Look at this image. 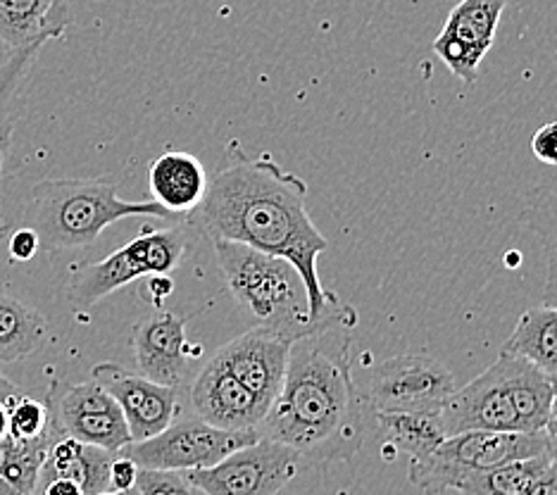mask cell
Segmentation results:
<instances>
[{
    "label": "cell",
    "instance_id": "cell-1",
    "mask_svg": "<svg viewBox=\"0 0 557 495\" xmlns=\"http://www.w3.org/2000/svg\"><path fill=\"white\" fill-rule=\"evenodd\" d=\"M308 190L306 180L282 170L270 152L250 158L232 141L191 218L210 240H236L288 260L306 286L312 320L352 326L356 310L322 286L318 260L329 240L310 218Z\"/></svg>",
    "mask_w": 557,
    "mask_h": 495
},
{
    "label": "cell",
    "instance_id": "cell-2",
    "mask_svg": "<svg viewBox=\"0 0 557 495\" xmlns=\"http://www.w3.org/2000/svg\"><path fill=\"white\" fill-rule=\"evenodd\" d=\"M372 419L352 379L348 326L290 343L286 374L258 434L284 443L300 462L332 465L356 455Z\"/></svg>",
    "mask_w": 557,
    "mask_h": 495
},
{
    "label": "cell",
    "instance_id": "cell-3",
    "mask_svg": "<svg viewBox=\"0 0 557 495\" xmlns=\"http://www.w3.org/2000/svg\"><path fill=\"white\" fill-rule=\"evenodd\" d=\"M126 218L176 220V214L156 200H124L103 182L44 180L32 188L24 226L39 236L41 250H74L91 246L110 224Z\"/></svg>",
    "mask_w": 557,
    "mask_h": 495
},
{
    "label": "cell",
    "instance_id": "cell-4",
    "mask_svg": "<svg viewBox=\"0 0 557 495\" xmlns=\"http://www.w3.org/2000/svg\"><path fill=\"white\" fill-rule=\"evenodd\" d=\"M212 246L230 294L246 305L262 326L274 329L288 341L344 326L312 320L306 286L288 260L268 256L236 240L214 238Z\"/></svg>",
    "mask_w": 557,
    "mask_h": 495
},
{
    "label": "cell",
    "instance_id": "cell-5",
    "mask_svg": "<svg viewBox=\"0 0 557 495\" xmlns=\"http://www.w3.org/2000/svg\"><path fill=\"white\" fill-rule=\"evenodd\" d=\"M548 453L546 434L527 431H462L443 438L422 460H410L408 477L426 495L458 491L467 477Z\"/></svg>",
    "mask_w": 557,
    "mask_h": 495
},
{
    "label": "cell",
    "instance_id": "cell-6",
    "mask_svg": "<svg viewBox=\"0 0 557 495\" xmlns=\"http://www.w3.org/2000/svg\"><path fill=\"white\" fill-rule=\"evenodd\" d=\"M186 252L182 226L164 232H146L100 262L82 264L70 279L67 296L74 308H91L98 300L115 294L122 286L153 274H172Z\"/></svg>",
    "mask_w": 557,
    "mask_h": 495
},
{
    "label": "cell",
    "instance_id": "cell-7",
    "mask_svg": "<svg viewBox=\"0 0 557 495\" xmlns=\"http://www.w3.org/2000/svg\"><path fill=\"white\" fill-rule=\"evenodd\" d=\"M260 434L250 431H230L208 424L198 414L182 417L162 429L158 436L129 443L120 455L129 457L141 469H176V472H191L206 469L224 460L226 455L258 441Z\"/></svg>",
    "mask_w": 557,
    "mask_h": 495
},
{
    "label": "cell",
    "instance_id": "cell-8",
    "mask_svg": "<svg viewBox=\"0 0 557 495\" xmlns=\"http://www.w3.org/2000/svg\"><path fill=\"white\" fill-rule=\"evenodd\" d=\"M455 376L432 355L408 352L376 364L364 388L370 412H441Z\"/></svg>",
    "mask_w": 557,
    "mask_h": 495
},
{
    "label": "cell",
    "instance_id": "cell-9",
    "mask_svg": "<svg viewBox=\"0 0 557 495\" xmlns=\"http://www.w3.org/2000/svg\"><path fill=\"white\" fill-rule=\"evenodd\" d=\"M300 457L284 443L260 436L218 465L186 474L208 495H276L294 481Z\"/></svg>",
    "mask_w": 557,
    "mask_h": 495
},
{
    "label": "cell",
    "instance_id": "cell-10",
    "mask_svg": "<svg viewBox=\"0 0 557 495\" xmlns=\"http://www.w3.org/2000/svg\"><path fill=\"white\" fill-rule=\"evenodd\" d=\"M46 396L65 436L110 453H120L132 443L120 405L98 381L91 379L74 386L53 381Z\"/></svg>",
    "mask_w": 557,
    "mask_h": 495
},
{
    "label": "cell",
    "instance_id": "cell-11",
    "mask_svg": "<svg viewBox=\"0 0 557 495\" xmlns=\"http://www.w3.org/2000/svg\"><path fill=\"white\" fill-rule=\"evenodd\" d=\"M505 5L508 0H460L436 36L434 53L465 84L476 82L481 60L496 41Z\"/></svg>",
    "mask_w": 557,
    "mask_h": 495
},
{
    "label": "cell",
    "instance_id": "cell-12",
    "mask_svg": "<svg viewBox=\"0 0 557 495\" xmlns=\"http://www.w3.org/2000/svg\"><path fill=\"white\" fill-rule=\"evenodd\" d=\"M91 379L103 386L126 419L132 443L158 436L180 412V388L162 386L144 374H132L115 362H100L91 370Z\"/></svg>",
    "mask_w": 557,
    "mask_h": 495
},
{
    "label": "cell",
    "instance_id": "cell-13",
    "mask_svg": "<svg viewBox=\"0 0 557 495\" xmlns=\"http://www.w3.org/2000/svg\"><path fill=\"white\" fill-rule=\"evenodd\" d=\"M290 343L294 341H288L274 329L258 324L222 346L214 352V360L256 393L264 405H272L286 374Z\"/></svg>",
    "mask_w": 557,
    "mask_h": 495
},
{
    "label": "cell",
    "instance_id": "cell-14",
    "mask_svg": "<svg viewBox=\"0 0 557 495\" xmlns=\"http://www.w3.org/2000/svg\"><path fill=\"white\" fill-rule=\"evenodd\" d=\"M441 422L448 436L462 431H522L498 362L467 386L453 391L441 410Z\"/></svg>",
    "mask_w": 557,
    "mask_h": 495
},
{
    "label": "cell",
    "instance_id": "cell-15",
    "mask_svg": "<svg viewBox=\"0 0 557 495\" xmlns=\"http://www.w3.org/2000/svg\"><path fill=\"white\" fill-rule=\"evenodd\" d=\"M132 348L138 374L174 388L182 386L188 360L196 352L186 338V320L174 312L144 317L132 332Z\"/></svg>",
    "mask_w": 557,
    "mask_h": 495
},
{
    "label": "cell",
    "instance_id": "cell-16",
    "mask_svg": "<svg viewBox=\"0 0 557 495\" xmlns=\"http://www.w3.org/2000/svg\"><path fill=\"white\" fill-rule=\"evenodd\" d=\"M191 408L212 426L230 431H258L270 405H264L256 393L246 388L212 358L194 381Z\"/></svg>",
    "mask_w": 557,
    "mask_h": 495
},
{
    "label": "cell",
    "instance_id": "cell-17",
    "mask_svg": "<svg viewBox=\"0 0 557 495\" xmlns=\"http://www.w3.org/2000/svg\"><path fill=\"white\" fill-rule=\"evenodd\" d=\"M72 24L70 0H0V41L10 50L41 46L65 36Z\"/></svg>",
    "mask_w": 557,
    "mask_h": 495
},
{
    "label": "cell",
    "instance_id": "cell-18",
    "mask_svg": "<svg viewBox=\"0 0 557 495\" xmlns=\"http://www.w3.org/2000/svg\"><path fill=\"white\" fill-rule=\"evenodd\" d=\"M148 186L156 202L182 218L191 214L206 198L208 172L191 152L168 150L150 162Z\"/></svg>",
    "mask_w": 557,
    "mask_h": 495
},
{
    "label": "cell",
    "instance_id": "cell-19",
    "mask_svg": "<svg viewBox=\"0 0 557 495\" xmlns=\"http://www.w3.org/2000/svg\"><path fill=\"white\" fill-rule=\"evenodd\" d=\"M498 367L510 393L519 424L527 434H541L553 408V376L519 355H498Z\"/></svg>",
    "mask_w": 557,
    "mask_h": 495
},
{
    "label": "cell",
    "instance_id": "cell-20",
    "mask_svg": "<svg viewBox=\"0 0 557 495\" xmlns=\"http://www.w3.org/2000/svg\"><path fill=\"white\" fill-rule=\"evenodd\" d=\"M117 453L103 450L98 446H88L72 436H62L48 450L41 465L39 481L36 486L48 479L65 477L77 481L84 495H100L110 491V465Z\"/></svg>",
    "mask_w": 557,
    "mask_h": 495
},
{
    "label": "cell",
    "instance_id": "cell-21",
    "mask_svg": "<svg viewBox=\"0 0 557 495\" xmlns=\"http://www.w3.org/2000/svg\"><path fill=\"white\" fill-rule=\"evenodd\" d=\"M384 448L422 460L443 438H448L441 412H372Z\"/></svg>",
    "mask_w": 557,
    "mask_h": 495
},
{
    "label": "cell",
    "instance_id": "cell-22",
    "mask_svg": "<svg viewBox=\"0 0 557 495\" xmlns=\"http://www.w3.org/2000/svg\"><path fill=\"white\" fill-rule=\"evenodd\" d=\"M505 355H519L539 370L557 376V305H536L519 317L505 341Z\"/></svg>",
    "mask_w": 557,
    "mask_h": 495
},
{
    "label": "cell",
    "instance_id": "cell-23",
    "mask_svg": "<svg viewBox=\"0 0 557 495\" xmlns=\"http://www.w3.org/2000/svg\"><path fill=\"white\" fill-rule=\"evenodd\" d=\"M46 317L0 290V362H20L46 346Z\"/></svg>",
    "mask_w": 557,
    "mask_h": 495
},
{
    "label": "cell",
    "instance_id": "cell-24",
    "mask_svg": "<svg viewBox=\"0 0 557 495\" xmlns=\"http://www.w3.org/2000/svg\"><path fill=\"white\" fill-rule=\"evenodd\" d=\"M527 196L522 220L546 250V288L543 305H557V168Z\"/></svg>",
    "mask_w": 557,
    "mask_h": 495
},
{
    "label": "cell",
    "instance_id": "cell-25",
    "mask_svg": "<svg viewBox=\"0 0 557 495\" xmlns=\"http://www.w3.org/2000/svg\"><path fill=\"white\" fill-rule=\"evenodd\" d=\"M553 457L548 453L527 457V460H512L500 467L486 469V472H476L467 477L458 486L465 495H524L531 484L546 472Z\"/></svg>",
    "mask_w": 557,
    "mask_h": 495
},
{
    "label": "cell",
    "instance_id": "cell-26",
    "mask_svg": "<svg viewBox=\"0 0 557 495\" xmlns=\"http://www.w3.org/2000/svg\"><path fill=\"white\" fill-rule=\"evenodd\" d=\"M41 46L12 50V55L0 62V152L10 148L12 129L17 122V96L27 84L32 67L39 60Z\"/></svg>",
    "mask_w": 557,
    "mask_h": 495
},
{
    "label": "cell",
    "instance_id": "cell-27",
    "mask_svg": "<svg viewBox=\"0 0 557 495\" xmlns=\"http://www.w3.org/2000/svg\"><path fill=\"white\" fill-rule=\"evenodd\" d=\"M136 488L141 491V495H208L188 479L186 472H176V469L138 467Z\"/></svg>",
    "mask_w": 557,
    "mask_h": 495
},
{
    "label": "cell",
    "instance_id": "cell-28",
    "mask_svg": "<svg viewBox=\"0 0 557 495\" xmlns=\"http://www.w3.org/2000/svg\"><path fill=\"white\" fill-rule=\"evenodd\" d=\"M22 396L24 391L0 372V474L15 462V448H12L10 441V410Z\"/></svg>",
    "mask_w": 557,
    "mask_h": 495
},
{
    "label": "cell",
    "instance_id": "cell-29",
    "mask_svg": "<svg viewBox=\"0 0 557 495\" xmlns=\"http://www.w3.org/2000/svg\"><path fill=\"white\" fill-rule=\"evenodd\" d=\"M531 152H534L539 162L548 164V168H557V122L539 126L534 138H531Z\"/></svg>",
    "mask_w": 557,
    "mask_h": 495
},
{
    "label": "cell",
    "instance_id": "cell-30",
    "mask_svg": "<svg viewBox=\"0 0 557 495\" xmlns=\"http://www.w3.org/2000/svg\"><path fill=\"white\" fill-rule=\"evenodd\" d=\"M10 258L17 260V262H29L36 252L41 250L39 244V236L36 232H32L29 226H22V228H12L10 232Z\"/></svg>",
    "mask_w": 557,
    "mask_h": 495
},
{
    "label": "cell",
    "instance_id": "cell-31",
    "mask_svg": "<svg viewBox=\"0 0 557 495\" xmlns=\"http://www.w3.org/2000/svg\"><path fill=\"white\" fill-rule=\"evenodd\" d=\"M136 479H138V465L129 457L115 455L110 465V491H132L136 488Z\"/></svg>",
    "mask_w": 557,
    "mask_h": 495
},
{
    "label": "cell",
    "instance_id": "cell-32",
    "mask_svg": "<svg viewBox=\"0 0 557 495\" xmlns=\"http://www.w3.org/2000/svg\"><path fill=\"white\" fill-rule=\"evenodd\" d=\"M34 495H84V491L77 481L65 479V477H55V479H48V481H44V484L36 486Z\"/></svg>",
    "mask_w": 557,
    "mask_h": 495
},
{
    "label": "cell",
    "instance_id": "cell-33",
    "mask_svg": "<svg viewBox=\"0 0 557 495\" xmlns=\"http://www.w3.org/2000/svg\"><path fill=\"white\" fill-rule=\"evenodd\" d=\"M524 495H557V462L550 460V465L546 467V472H543L531 488Z\"/></svg>",
    "mask_w": 557,
    "mask_h": 495
},
{
    "label": "cell",
    "instance_id": "cell-34",
    "mask_svg": "<svg viewBox=\"0 0 557 495\" xmlns=\"http://www.w3.org/2000/svg\"><path fill=\"white\" fill-rule=\"evenodd\" d=\"M146 290H148V296L153 298V302L160 305L164 298L172 296L174 284H172L170 274H153V276H146Z\"/></svg>",
    "mask_w": 557,
    "mask_h": 495
},
{
    "label": "cell",
    "instance_id": "cell-35",
    "mask_svg": "<svg viewBox=\"0 0 557 495\" xmlns=\"http://www.w3.org/2000/svg\"><path fill=\"white\" fill-rule=\"evenodd\" d=\"M543 434H546L548 455L557 462V376H553V408H550L548 424H546V429H543Z\"/></svg>",
    "mask_w": 557,
    "mask_h": 495
},
{
    "label": "cell",
    "instance_id": "cell-36",
    "mask_svg": "<svg viewBox=\"0 0 557 495\" xmlns=\"http://www.w3.org/2000/svg\"><path fill=\"white\" fill-rule=\"evenodd\" d=\"M100 495H141V491H138V488H132V491H108V493H100Z\"/></svg>",
    "mask_w": 557,
    "mask_h": 495
},
{
    "label": "cell",
    "instance_id": "cell-37",
    "mask_svg": "<svg viewBox=\"0 0 557 495\" xmlns=\"http://www.w3.org/2000/svg\"><path fill=\"white\" fill-rule=\"evenodd\" d=\"M10 232H12V226H10V224H3V226H0V240H3Z\"/></svg>",
    "mask_w": 557,
    "mask_h": 495
},
{
    "label": "cell",
    "instance_id": "cell-38",
    "mask_svg": "<svg viewBox=\"0 0 557 495\" xmlns=\"http://www.w3.org/2000/svg\"><path fill=\"white\" fill-rule=\"evenodd\" d=\"M3 158H5V152H0V172H3Z\"/></svg>",
    "mask_w": 557,
    "mask_h": 495
}]
</instances>
